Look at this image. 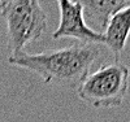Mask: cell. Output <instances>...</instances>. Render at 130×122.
Masks as SVG:
<instances>
[{
    "instance_id": "cell-3",
    "label": "cell",
    "mask_w": 130,
    "mask_h": 122,
    "mask_svg": "<svg viewBox=\"0 0 130 122\" xmlns=\"http://www.w3.org/2000/svg\"><path fill=\"white\" fill-rule=\"evenodd\" d=\"M2 14L7 22L9 56L22 52L47 29V16L39 0H9Z\"/></svg>"
},
{
    "instance_id": "cell-1",
    "label": "cell",
    "mask_w": 130,
    "mask_h": 122,
    "mask_svg": "<svg viewBox=\"0 0 130 122\" xmlns=\"http://www.w3.org/2000/svg\"><path fill=\"white\" fill-rule=\"evenodd\" d=\"M100 55L96 44L77 43L73 46L44 51L40 53H27L25 51L8 57L10 65L20 66L37 73L46 84L78 86L90 73Z\"/></svg>"
},
{
    "instance_id": "cell-4",
    "label": "cell",
    "mask_w": 130,
    "mask_h": 122,
    "mask_svg": "<svg viewBox=\"0 0 130 122\" xmlns=\"http://www.w3.org/2000/svg\"><path fill=\"white\" fill-rule=\"evenodd\" d=\"M60 12V22L52 32L53 39L74 38L83 44H103L104 37L96 32L85 21L83 10L78 2L74 0H56Z\"/></svg>"
},
{
    "instance_id": "cell-7",
    "label": "cell",
    "mask_w": 130,
    "mask_h": 122,
    "mask_svg": "<svg viewBox=\"0 0 130 122\" xmlns=\"http://www.w3.org/2000/svg\"><path fill=\"white\" fill-rule=\"evenodd\" d=\"M8 2H9V0H0V14H2V12L4 10V8H5Z\"/></svg>"
},
{
    "instance_id": "cell-2",
    "label": "cell",
    "mask_w": 130,
    "mask_h": 122,
    "mask_svg": "<svg viewBox=\"0 0 130 122\" xmlns=\"http://www.w3.org/2000/svg\"><path fill=\"white\" fill-rule=\"evenodd\" d=\"M130 70L120 62L103 65L89 73L77 86V95L92 108L120 107L129 90Z\"/></svg>"
},
{
    "instance_id": "cell-5",
    "label": "cell",
    "mask_w": 130,
    "mask_h": 122,
    "mask_svg": "<svg viewBox=\"0 0 130 122\" xmlns=\"http://www.w3.org/2000/svg\"><path fill=\"white\" fill-rule=\"evenodd\" d=\"M82 7L83 16L87 22L103 34L109 18L117 12L130 7V0H74ZM85 20V21H86Z\"/></svg>"
},
{
    "instance_id": "cell-6",
    "label": "cell",
    "mask_w": 130,
    "mask_h": 122,
    "mask_svg": "<svg viewBox=\"0 0 130 122\" xmlns=\"http://www.w3.org/2000/svg\"><path fill=\"white\" fill-rule=\"evenodd\" d=\"M130 35V7L113 14L103 31L104 46L118 59L125 49L127 38Z\"/></svg>"
}]
</instances>
